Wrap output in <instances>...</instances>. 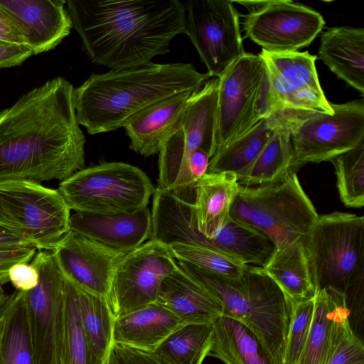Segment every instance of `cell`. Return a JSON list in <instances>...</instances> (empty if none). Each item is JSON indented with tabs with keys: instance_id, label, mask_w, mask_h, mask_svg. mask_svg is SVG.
Masks as SVG:
<instances>
[{
	"instance_id": "cell-21",
	"label": "cell",
	"mask_w": 364,
	"mask_h": 364,
	"mask_svg": "<svg viewBox=\"0 0 364 364\" xmlns=\"http://www.w3.org/2000/svg\"><path fill=\"white\" fill-rule=\"evenodd\" d=\"M154 303L183 324L213 323L223 316L220 304L178 264L161 282Z\"/></svg>"
},
{
	"instance_id": "cell-41",
	"label": "cell",
	"mask_w": 364,
	"mask_h": 364,
	"mask_svg": "<svg viewBox=\"0 0 364 364\" xmlns=\"http://www.w3.org/2000/svg\"><path fill=\"white\" fill-rule=\"evenodd\" d=\"M36 254V249L33 247L0 252V293L4 292V287L9 282V269L19 262H30Z\"/></svg>"
},
{
	"instance_id": "cell-33",
	"label": "cell",
	"mask_w": 364,
	"mask_h": 364,
	"mask_svg": "<svg viewBox=\"0 0 364 364\" xmlns=\"http://www.w3.org/2000/svg\"><path fill=\"white\" fill-rule=\"evenodd\" d=\"M213 323L181 324L151 352L167 364H202L209 355Z\"/></svg>"
},
{
	"instance_id": "cell-3",
	"label": "cell",
	"mask_w": 364,
	"mask_h": 364,
	"mask_svg": "<svg viewBox=\"0 0 364 364\" xmlns=\"http://www.w3.org/2000/svg\"><path fill=\"white\" fill-rule=\"evenodd\" d=\"M210 78L183 63L93 73L74 90L77 122L90 134L114 131L168 97L200 90Z\"/></svg>"
},
{
	"instance_id": "cell-15",
	"label": "cell",
	"mask_w": 364,
	"mask_h": 364,
	"mask_svg": "<svg viewBox=\"0 0 364 364\" xmlns=\"http://www.w3.org/2000/svg\"><path fill=\"white\" fill-rule=\"evenodd\" d=\"M245 37L271 53L298 51L309 46L325 25L316 11L291 0H271L243 16Z\"/></svg>"
},
{
	"instance_id": "cell-25",
	"label": "cell",
	"mask_w": 364,
	"mask_h": 364,
	"mask_svg": "<svg viewBox=\"0 0 364 364\" xmlns=\"http://www.w3.org/2000/svg\"><path fill=\"white\" fill-rule=\"evenodd\" d=\"M209 355L225 364H278L255 331L247 324L225 316L213 322Z\"/></svg>"
},
{
	"instance_id": "cell-37",
	"label": "cell",
	"mask_w": 364,
	"mask_h": 364,
	"mask_svg": "<svg viewBox=\"0 0 364 364\" xmlns=\"http://www.w3.org/2000/svg\"><path fill=\"white\" fill-rule=\"evenodd\" d=\"M168 246L177 260L225 277L239 279L247 267L239 260L210 247L181 243Z\"/></svg>"
},
{
	"instance_id": "cell-35",
	"label": "cell",
	"mask_w": 364,
	"mask_h": 364,
	"mask_svg": "<svg viewBox=\"0 0 364 364\" xmlns=\"http://www.w3.org/2000/svg\"><path fill=\"white\" fill-rule=\"evenodd\" d=\"M179 266L204 287L222 306L223 316L249 325V305L242 278L235 279L213 273L188 262L177 260Z\"/></svg>"
},
{
	"instance_id": "cell-47",
	"label": "cell",
	"mask_w": 364,
	"mask_h": 364,
	"mask_svg": "<svg viewBox=\"0 0 364 364\" xmlns=\"http://www.w3.org/2000/svg\"><path fill=\"white\" fill-rule=\"evenodd\" d=\"M105 364H129L118 346L113 344Z\"/></svg>"
},
{
	"instance_id": "cell-20",
	"label": "cell",
	"mask_w": 364,
	"mask_h": 364,
	"mask_svg": "<svg viewBox=\"0 0 364 364\" xmlns=\"http://www.w3.org/2000/svg\"><path fill=\"white\" fill-rule=\"evenodd\" d=\"M198 91L168 97L130 121L124 127L130 149L144 156L159 153L168 139L179 129L185 112Z\"/></svg>"
},
{
	"instance_id": "cell-1",
	"label": "cell",
	"mask_w": 364,
	"mask_h": 364,
	"mask_svg": "<svg viewBox=\"0 0 364 364\" xmlns=\"http://www.w3.org/2000/svg\"><path fill=\"white\" fill-rule=\"evenodd\" d=\"M74 90L57 77L0 111V182L63 181L85 168Z\"/></svg>"
},
{
	"instance_id": "cell-2",
	"label": "cell",
	"mask_w": 364,
	"mask_h": 364,
	"mask_svg": "<svg viewBox=\"0 0 364 364\" xmlns=\"http://www.w3.org/2000/svg\"><path fill=\"white\" fill-rule=\"evenodd\" d=\"M73 28L92 63L113 70L152 63L186 34L185 4L178 0H68Z\"/></svg>"
},
{
	"instance_id": "cell-6",
	"label": "cell",
	"mask_w": 364,
	"mask_h": 364,
	"mask_svg": "<svg viewBox=\"0 0 364 364\" xmlns=\"http://www.w3.org/2000/svg\"><path fill=\"white\" fill-rule=\"evenodd\" d=\"M218 90L205 85L188 106L179 129L159 151L157 188L193 205L196 184L191 173L193 152L201 149L210 158L216 150Z\"/></svg>"
},
{
	"instance_id": "cell-12",
	"label": "cell",
	"mask_w": 364,
	"mask_h": 364,
	"mask_svg": "<svg viewBox=\"0 0 364 364\" xmlns=\"http://www.w3.org/2000/svg\"><path fill=\"white\" fill-rule=\"evenodd\" d=\"M186 35L211 77H219L244 53L240 15L230 0H188Z\"/></svg>"
},
{
	"instance_id": "cell-46",
	"label": "cell",
	"mask_w": 364,
	"mask_h": 364,
	"mask_svg": "<svg viewBox=\"0 0 364 364\" xmlns=\"http://www.w3.org/2000/svg\"><path fill=\"white\" fill-rule=\"evenodd\" d=\"M210 156L203 150H196L191 160V173L196 183L207 173Z\"/></svg>"
},
{
	"instance_id": "cell-10",
	"label": "cell",
	"mask_w": 364,
	"mask_h": 364,
	"mask_svg": "<svg viewBox=\"0 0 364 364\" xmlns=\"http://www.w3.org/2000/svg\"><path fill=\"white\" fill-rule=\"evenodd\" d=\"M218 78L215 152L270 114L266 71L258 55L245 52Z\"/></svg>"
},
{
	"instance_id": "cell-8",
	"label": "cell",
	"mask_w": 364,
	"mask_h": 364,
	"mask_svg": "<svg viewBox=\"0 0 364 364\" xmlns=\"http://www.w3.org/2000/svg\"><path fill=\"white\" fill-rule=\"evenodd\" d=\"M70 209L56 189L34 181L0 182V225L53 251L70 230Z\"/></svg>"
},
{
	"instance_id": "cell-23",
	"label": "cell",
	"mask_w": 364,
	"mask_h": 364,
	"mask_svg": "<svg viewBox=\"0 0 364 364\" xmlns=\"http://www.w3.org/2000/svg\"><path fill=\"white\" fill-rule=\"evenodd\" d=\"M318 55L338 78L364 95L363 28H328L321 36Z\"/></svg>"
},
{
	"instance_id": "cell-11",
	"label": "cell",
	"mask_w": 364,
	"mask_h": 364,
	"mask_svg": "<svg viewBox=\"0 0 364 364\" xmlns=\"http://www.w3.org/2000/svg\"><path fill=\"white\" fill-rule=\"evenodd\" d=\"M267 75L265 102L272 112H333L321 87L315 65L316 55L308 52L271 53L258 55Z\"/></svg>"
},
{
	"instance_id": "cell-32",
	"label": "cell",
	"mask_w": 364,
	"mask_h": 364,
	"mask_svg": "<svg viewBox=\"0 0 364 364\" xmlns=\"http://www.w3.org/2000/svg\"><path fill=\"white\" fill-rule=\"evenodd\" d=\"M0 364H36L26 291L15 290L6 309L0 339Z\"/></svg>"
},
{
	"instance_id": "cell-39",
	"label": "cell",
	"mask_w": 364,
	"mask_h": 364,
	"mask_svg": "<svg viewBox=\"0 0 364 364\" xmlns=\"http://www.w3.org/2000/svg\"><path fill=\"white\" fill-rule=\"evenodd\" d=\"M326 364H364L363 341L352 332L348 321L343 325Z\"/></svg>"
},
{
	"instance_id": "cell-24",
	"label": "cell",
	"mask_w": 364,
	"mask_h": 364,
	"mask_svg": "<svg viewBox=\"0 0 364 364\" xmlns=\"http://www.w3.org/2000/svg\"><path fill=\"white\" fill-rule=\"evenodd\" d=\"M181 324L168 310L152 303L114 320L113 344L151 353Z\"/></svg>"
},
{
	"instance_id": "cell-36",
	"label": "cell",
	"mask_w": 364,
	"mask_h": 364,
	"mask_svg": "<svg viewBox=\"0 0 364 364\" xmlns=\"http://www.w3.org/2000/svg\"><path fill=\"white\" fill-rule=\"evenodd\" d=\"M335 168L336 186L342 203L361 208L364 205V141L330 161Z\"/></svg>"
},
{
	"instance_id": "cell-16",
	"label": "cell",
	"mask_w": 364,
	"mask_h": 364,
	"mask_svg": "<svg viewBox=\"0 0 364 364\" xmlns=\"http://www.w3.org/2000/svg\"><path fill=\"white\" fill-rule=\"evenodd\" d=\"M241 278L248 299L249 326L282 364L293 303L263 268L247 265Z\"/></svg>"
},
{
	"instance_id": "cell-49",
	"label": "cell",
	"mask_w": 364,
	"mask_h": 364,
	"mask_svg": "<svg viewBox=\"0 0 364 364\" xmlns=\"http://www.w3.org/2000/svg\"><path fill=\"white\" fill-rule=\"evenodd\" d=\"M5 312H6V310L4 312V314L0 316V339H1V335H2V331H3L4 324Z\"/></svg>"
},
{
	"instance_id": "cell-22",
	"label": "cell",
	"mask_w": 364,
	"mask_h": 364,
	"mask_svg": "<svg viewBox=\"0 0 364 364\" xmlns=\"http://www.w3.org/2000/svg\"><path fill=\"white\" fill-rule=\"evenodd\" d=\"M347 321L344 295L331 289L317 291L310 332L296 364H326Z\"/></svg>"
},
{
	"instance_id": "cell-34",
	"label": "cell",
	"mask_w": 364,
	"mask_h": 364,
	"mask_svg": "<svg viewBox=\"0 0 364 364\" xmlns=\"http://www.w3.org/2000/svg\"><path fill=\"white\" fill-rule=\"evenodd\" d=\"M65 278L64 309L55 364H93L82 326L77 287Z\"/></svg>"
},
{
	"instance_id": "cell-13",
	"label": "cell",
	"mask_w": 364,
	"mask_h": 364,
	"mask_svg": "<svg viewBox=\"0 0 364 364\" xmlns=\"http://www.w3.org/2000/svg\"><path fill=\"white\" fill-rule=\"evenodd\" d=\"M176 267L168 245L150 239L118 264L107 298L114 318L154 303L163 279Z\"/></svg>"
},
{
	"instance_id": "cell-26",
	"label": "cell",
	"mask_w": 364,
	"mask_h": 364,
	"mask_svg": "<svg viewBox=\"0 0 364 364\" xmlns=\"http://www.w3.org/2000/svg\"><path fill=\"white\" fill-rule=\"evenodd\" d=\"M238 186L236 175L230 173H206L197 181L193 209L205 237L213 238L228 220Z\"/></svg>"
},
{
	"instance_id": "cell-4",
	"label": "cell",
	"mask_w": 364,
	"mask_h": 364,
	"mask_svg": "<svg viewBox=\"0 0 364 364\" xmlns=\"http://www.w3.org/2000/svg\"><path fill=\"white\" fill-rule=\"evenodd\" d=\"M230 216L259 230L282 250L304 239L318 214L291 171L274 183L239 185Z\"/></svg>"
},
{
	"instance_id": "cell-7",
	"label": "cell",
	"mask_w": 364,
	"mask_h": 364,
	"mask_svg": "<svg viewBox=\"0 0 364 364\" xmlns=\"http://www.w3.org/2000/svg\"><path fill=\"white\" fill-rule=\"evenodd\" d=\"M58 190L75 212L117 215L147 207L155 188L140 168L107 162L77 171L61 181Z\"/></svg>"
},
{
	"instance_id": "cell-29",
	"label": "cell",
	"mask_w": 364,
	"mask_h": 364,
	"mask_svg": "<svg viewBox=\"0 0 364 364\" xmlns=\"http://www.w3.org/2000/svg\"><path fill=\"white\" fill-rule=\"evenodd\" d=\"M280 121L272 112L247 132L216 151L210 159L207 173H230L239 176L257 159Z\"/></svg>"
},
{
	"instance_id": "cell-30",
	"label": "cell",
	"mask_w": 364,
	"mask_h": 364,
	"mask_svg": "<svg viewBox=\"0 0 364 364\" xmlns=\"http://www.w3.org/2000/svg\"><path fill=\"white\" fill-rule=\"evenodd\" d=\"M303 240L284 249H277L263 267L293 303L312 299L316 294Z\"/></svg>"
},
{
	"instance_id": "cell-42",
	"label": "cell",
	"mask_w": 364,
	"mask_h": 364,
	"mask_svg": "<svg viewBox=\"0 0 364 364\" xmlns=\"http://www.w3.org/2000/svg\"><path fill=\"white\" fill-rule=\"evenodd\" d=\"M32 55L29 46L0 41V68L18 65Z\"/></svg>"
},
{
	"instance_id": "cell-19",
	"label": "cell",
	"mask_w": 364,
	"mask_h": 364,
	"mask_svg": "<svg viewBox=\"0 0 364 364\" xmlns=\"http://www.w3.org/2000/svg\"><path fill=\"white\" fill-rule=\"evenodd\" d=\"M70 229L111 248L130 252L150 240L151 213L147 207L117 215L75 212L70 215Z\"/></svg>"
},
{
	"instance_id": "cell-31",
	"label": "cell",
	"mask_w": 364,
	"mask_h": 364,
	"mask_svg": "<svg viewBox=\"0 0 364 364\" xmlns=\"http://www.w3.org/2000/svg\"><path fill=\"white\" fill-rule=\"evenodd\" d=\"M76 287L82 326L93 364H105L113 345L114 318L105 298Z\"/></svg>"
},
{
	"instance_id": "cell-18",
	"label": "cell",
	"mask_w": 364,
	"mask_h": 364,
	"mask_svg": "<svg viewBox=\"0 0 364 364\" xmlns=\"http://www.w3.org/2000/svg\"><path fill=\"white\" fill-rule=\"evenodd\" d=\"M64 0H0V8L21 28L33 54L55 48L73 28Z\"/></svg>"
},
{
	"instance_id": "cell-27",
	"label": "cell",
	"mask_w": 364,
	"mask_h": 364,
	"mask_svg": "<svg viewBox=\"0 0 364 364\" xmlns=\"http://www.w3.org/2000/svg\"><path fill=\"white\" fill-rule=\"evenodd\" d=\"M278 112L280 114L279 124L252 164L237 177L239 185H268L293 171L294 152L290 137L292 112Z\"/></svg>"
},
{
	"instance_id": "cell-40",
	"label": "cell",
	"mask_w": 364,
	"mask_h": 364,
	"mask_svg": "<svg viewBox=\"0 0 364 364\" xmlns=\"http://www.w3.org/2000/svg\"><path fill=\"white\" fill-rule=\"evenodd\" d=\"M9 278L16 290L29 291L38 285L39 273L31 262H19L9 269Z\"/></svg>"
},
{
	"instance_id": "cell-48",
	"label": "cell",
	"mask_w": 364,
	"mask_h": 364,
	"mask_svg": "<svg viewBox=\"0 0 364 364\" xmlns=\"http://www.w3.org/2000/svg\"><path fill=\"white\" fill-rule=\"evenodd\" d=\"M11 297V294L0 293V316L5 311Z\"/></svg>"
},
{
	"instance_id": "cell-17",
	"label": "cell",
	"mask_w": 364,
	"mask_h": 364,
	"mask_svg": "<svg viewBox=\"0 0 364 364\" xmlns=\"http://www.w3.org/2000/svg\"><path fill=\"white\" fill-rule=\"evenodd\" d=\"M52 252L67 279L80 289L106 299L115 269L129 252L111 248L72 230Z\"/></svg>"
},
{
	"instance_id": "cell-45",
	"label": "cell",
	"mask_w": 364,
	"mask_h": 364,
	"mask_svg": "<svg viewBox=\"0 0 364 364\" xmlns=\"http://www.w3.org/2000/svg\"><path fill=\"white\" fill-rule=\"evenodd\" d=\"M118 346L129 364H167L151 352Z\"/></svg>"
},
{
	"instance_id": "cell-9",
	"label": "cell",
	"mask_w": 364,
	"mask_h": 364,
	"mask_svg": "<svg viewBox=\"0 0 364 364\" xmlns=\"http://www.w3.org/2000/svg\"><path fill=\"white\" fill-rule=\"evenodd\" d=\"M331 105L332 113L292 114L293 171L308 163L331 161L364 141L363 100Z\"/></svg>"
},
{
	"instance_id": "cell-44",
	"label": "cell",
	"mask_w": 364,
	"mask_h": 364,
	"mask_svg": "<svg viewBox=\"0 0 364 364\" xmlns=\"http://www.w3.org/2000/svg\"><path fill=\"white\" fill-rule=\"evenodd\" d=\"M26 247L35 248L29 239L0 225V252Z\"/></svg>"
},
{
	"instance_id": "cell-5",
	"label": "cell",
	"mask_w": 364,
	"mask_h": 364,
	"mask_svg": "<svg viewBox=\"0 0 364 364\" xmlns=\"http://www.w3.org/2000/svg\"><path fill=\"white\" fill-rule=\"evenodd\" d=\"M316 292L344 294L364 275V218L333 212L318 215L303 240Z\"/></svg>"
},
{
	"instance_id": "cell-43",
	"label": "cell",
	"mask_w": 364,
	"mask_h": 364,
	"mask_svg": "<svg viewBox=\"0 0 364 364\" xmlns=\"http://www.w3.org/2000/svg\"><path fill=\"white\" fill-rule=\"evenodd\" d=\"M0 41L28 46L20 26L0 8Z\"/></svg>"
},
{
	"instance_id": "cell-38",
	"label": "cell",
	"mask_w": 364,
	"mask_h": 364,
	"mask_svg": "<svg viewBox=\"0 0 364 364\" xmlns=\"http://www.w3.org/2000/svg\"><path fill=\"white\" fill-rule=\"evenodd\" d=\"M314 311V298L292 304L282 364H296L299 360L310 332Z\"/></svg>"
},
{
	"instance_id": "cell-28",
	"label": "cell",
	"mask_w": 364,
	"mask_h": 364,
	"mask_svg": "<svg viewBox=\"0 0 364 364\" xmlns=\"http://www.w3.org/2000/svg\"><path fill=\"white\" fill-rule=\"evenodd\" d=\"M207 247L223 252L246 265L263 268L277 250L274 242L259 230L230 216Z\"/></svg>"
},
{
	"instance_id": "cell-14",
	"label": "cell",
	"mask_w": 364,
	"mask_h": 364,
	"mask_svg": "<svg viewBox=\"0 0 364 364\" xmlns=\"http://www.w3.org/2000/svg\"><path fill=\"white\" fill-rule=\"evenodd\" d=\"M31 262L38 285L26 291V304L36 364H55L65 294V278L52 251L39 250Z\"/></svg>"
}]
</instances>
